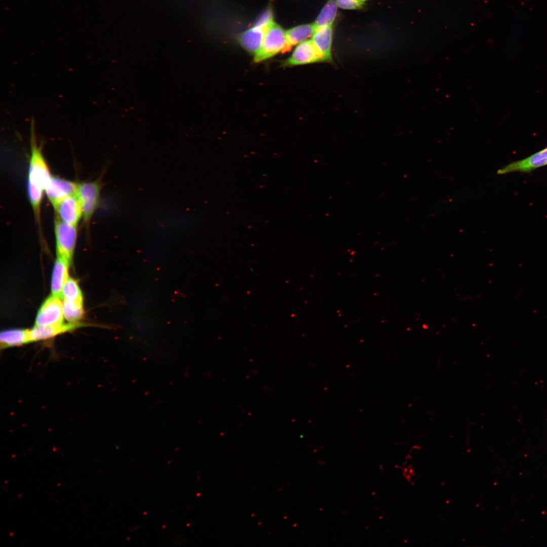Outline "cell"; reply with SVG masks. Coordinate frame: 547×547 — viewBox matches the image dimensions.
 <instances>
[{"label": "cell", "instance_id": "9", "mask_svg": "<svg viewBox=\"0 0 547 547\" xmlns=\"http://www.w3.org/2000/svg\"><path fill=\"white\" fill-rule=\"evenodd\" d=\"M323 62L322 58L311 40L298 44L286 61L290 66H297Z\"/></svg>", "mask_w": 547, "mask_h": 547}, {"label": "cell", "instance_id": "3", "mask_svg": "<svg viewBox=\"0 0 547 547\" xmlns=\"http://www.w3.org/2000/svg\"><path fill=\"white\" fill-rule=\"evenodd\" d=\"M54 231L57 257L70 263L76 243V227L64 223L56 216Z\"/></svg>", "mask_w": 547, "mask_h": 547}, {"label": "cell", "instance_id": "4", "mask_svg": "<svg viewBox=\"0 0 547 547\" xmlns=\"http://www.w3.org/2000/svg\"><path fill=\"white\" fill-rule=\"evenodd\" d=\"M102 185L99 180L78 184L76 193L80 199L84 223L88 227L99 201Z\"/></svg>", "mask_w": 547, "mask_h": 547}, {"label": "cell", "instance_id": "7", "mask_svg": "<svg viewBox=\"0 0 547 547\" xmlns=\"http://www.w3.org/2000/svg\"><path fill=\"white\" fill-rule=\"evenodd\" d=\"M54 209L60 220L72 226L76 227L82 218V206L76 192L63 199Z\"/></svg>", "mask_w": 547, "mask_h": 547}, {"label": "cell", "instance_id": "1", "mask_svg": "<svg viewBox=\"0 0 547 547\" xmlns=\"http://www.w3.org/2000/svg\"><path fill=\"white\" fill-rule=\"evenodd\" d=\"M34 125H31L30 137V157L29 160L28 182L44 191L52 175L48 165L43 154L41 146L36 143Z\"/></svg>", "mask_w": 547, "mask_h": 547}, {"label": "cell", "instance_id": "10", "mask_svg": "<svg viewBox=\"0 0 547 547\" xmlns=\"http://www.w3.org/2000/svg\"><path fill=\"white\" fill-rule=\"evenodd\" d=\"M333 25L317 27L311 36V41L320 54L323 62L333 61L332 49Z\"/></svg>", "mask_w": 547, "mask_h": 547}, {"label": "cell", "instance_id": "11", "mask_svg": "<svg viewBox=\"0 0 547 547\" xmlns=\"http://www.w3.org/2000/svg\"><path fill=\"white\" fill-rule=\"evenodd\" d=\"M79 323L35 326L29 330L30 342L46 340L82 326Z\"/></svg>", "mask_w": 547, "mask_h": 547}, {"label": "cell", "instance_id": "15", "mask_svg": "<svg viewBox=\"0 0 547 547\" xmlns=\"http://www.w3.org/2000/svg\"><path fill=\"white\" fill-rule=\"evenodd\" d=\"M315 29L313 23L305 24L296 26L287 31V51L293 46L297 45L312 36Z\"/></svg>", "mask_w": 547, "mask_h": 547}, {"label": "cell", "instance_id": "17", "mask_svg": "<svg viewBox=\"0 0 547 547\" xmlns=\"http://www.w3.org/2000/svg\"><path fill=\"white\" fill-rule=\"evenodd\" d=\"M62 307L64 319L69 323H77L83 317V302L63 299Z\"/></svg>", "mask_w": 547, "mask_h": 547}, {"label": "cell", "instance_id": "18", "mask_svg": "<svg viewBox=\"0 0 547 547\" xmlns=\"http://www.w3.org/2000/svg\"><path fill=\"white\" fill-rule=\"evenodd\" d=\"M44 190L27 181V192L29 200L32 208L33 212L38 227H41V204Z\"/></svg>", "mask_w": 547, "mask_h": 547}, {"label": "cell", "instance_id": "14", "mask_svg": "<svg viewBox=\"0 0 547 547\" xmlns=\"http://www.w3.org/2000/svg\"><path fill=\"white\" fill-rule=\"evenodd\" d=\"M0 342L1 349L29 343V330L13 329L5 330L1 333Z\"/></svg>", "mask_w": 547, "mask_h": 547}, {"label": "cell", "instance_id": "12", "mask_svg": "<svg viewBox=\"0 0 547 547\" xmlns=\"http://www.w3.org/2000/svg\"><path fill=\"white\" fill-rule=\"evenodd\" d=\"M267 28L255 24L241 35L240 44L248 52L255 55L260 48Z\"/></svg>", "mask_w": 547, "mask_h": 547}, {"label": "cell", "instance_id": "8", "mask_svg": "<svg viewBox=\"0 0 547 547\" xmlns=\"http://www.w3.org/2000/svg\"><path fill=\"white\" fill-rule=\"evenodd\" d=\"M78 184L74 182L52 176L44 191L54 208L66 197L75 193Z\"/></svg>", "mask_w": 547, "mask_h": 547}, {"label": "cell", "instance_id": "2", "mask_svg": "<svg viewBox=\"0 0 547 547\" xmlns=\"http://www.w3.org/2000/svg\"><path fill=\"white\" fill-rule=\"evenodd\" d=\"M287 51L286 31L280 25L271 22L265 30L258 51L254 55V61L260 62L278 53Z\"/></svg>", "mask_w": 547, "mask_h": 547}, {"label": "cell", "instance_id": "5", "mask_svg": "<svg viewBox=\"0 0 547 547\" xmlns=\"http://www.w3.org/2000/svg\"><path fill=\"white\" fill-rule=\"evenodd\" d=\"M60 297L52 295L45 300L36 315L35 326H48L63 323L62 302Z\"/></svg>", "mask_w": 547, "mask_h": 547}, {"label": "cell", "instance_id": "20", "mask_svg": "<svg viewBox=\"0 0 547 547\" xmlns=\"http://www.w3.org/2000/svg\"><path fill=\"white\" fill-rule=\"evenodd\" d=\"M368 0H336L339 8L347 10H359L364 8Z\"/></svg>", "mask_w": 547, "mask_h": 547}, {"label": "cell", "instance_id": "6", "mask_svg": "<svg viewBox=\"0 0 547 547\" xmlns=\"http://www.w3.org/2000/svg\"><path fill=\"white\" fill-rule=\"evenodd\" d=\"M547 165V147L530 156L513 162L497 170L498 175L520 172L530 173Z\"/></svg>", "mask_w": 547, "mask_h": 547}, {"label": "cell", "instance_id": "19", "mask_svg": "<svg viewBox=\"0 0 547 547\" xmlns=\"http://www.w3.org/2000/svg\"><path fill=\"white\" fill-rule=\"evenodd\" d=\"M63 299L83 302V295L77 282L68 277L64 283L61 292Z\"/></svg>", "mask_w": 547, "mask_h": 547}, {"label": "cell", "instance_id": "13", "mask_svg": "<svg viewBox=\"0 0 547 547\" xmlns=\"http://www.w3.org/2000/svg\"><path fill=\"white\" fill-rule=\"evenodd\" d=\"M70 262L57 257L54 265L51 280L52 295L62 298L61 292L63 285L68 276Z\"/></svg>", "mask_w": 547, "mask_h": 547}, {"label": "cell", "instance_id": "16", "mask_svg": "<svg viewBox=\"0 0 547 547\" xmlns=\"http://www.w3.org/2000/svg\"><path fill=\"white\" fill-rule=\"evenodd\" d=\"M338 8L336 0H328L313 23L315 28L333 25L337 17Z\"/></svg>", "mask_w": 547, "mask_h": 547}]
</instances>
